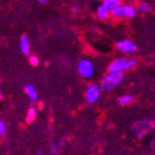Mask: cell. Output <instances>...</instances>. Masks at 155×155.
I'll list each match as a JSON object with an SVG mask.
<instances>
[{
  "mask_svg": "<svg viewBox=\"0 0 155 155\" xmlns=\"http://www.w3.org/2000/svg\"><path fill=\"white\" fill-rule=\"evenodd\" d=\"M124 79V74L123 72H109L105 77L101 80L100 83V89L104 92H110V91L114 90L117 85Z\"/></svg>",
  "mask_w": 155,
  "mask_h": 155,
  "instance_id": "obj_1",
  "label": "cell"
},
{
  "mask_svg": "<svg viewBox=\"0 0 155 155\" xmlns=\"http://www.w3.org/2000/svg\"><path fill=\"white\" fill-rule=\"evenodd\" d=\"M136 65V61L134 59L127 58H119L112 61L107 67L109 72H124Z\"/></svg>",
  "mask_w": 155,
  "mask_h": 155,
  "instance_id": "obj_2",
  "label": "cell"
},
{
  "mask_svg": "<svg viewBox=\"0 0 155 155\" xmlns=\"http://www.w3.org/2000/svg\"><path fill=\"white\" fill-rule=\"evenodd\" d=\"M135 8H133L132 6H121L116 7L114 9L111 10L110 15H112L113 18L115 19H120V18H133L135 16Z\"/></svg>",
  "mask_w": 155,
  "mask_h": 155,
  "instance_id": "obj_3",
  "label": "cell"
},
{
  "mask_svg": "<svg viewBox=\"0 0 155 155\" xmlns=\"http://www.w3.org/2000/svg\"><path fill=\"white\" fill-rule=\"evenodd\" d=\"M78 72L83 79H90L94 74V65L93 63L87 60L83 59L78 63Z\"/></svg>",
  "mask_w": 155,
  "mask_h": 155,
  "instance_id": "obj_4",
  "label": "cell"
},
{
  "mask_svg": "<svg viewBox=\"0 0 155 155\" xmlns=\"http://www.w3.org/2000/svg\"><path fill=\"white\" fill-rule=\"evenodd\" d=\"M100 93H101L100 87L95 83H92L87 87V91H85V99H87V101L89 103L93 104L99 100Z\"/></svg>",
  "mask_w": 155,
  "mask_h": 155,
  "instance_id": "obj_5",
  "label": "cell"
},
{
  "mask_svg": "<svg viewBox=\"0 0 155 155\" xmlns=\"http://www.w3.org/2000/svg\"><path fill=\"white\" fill-rule=\"evenodd\" d=\"M116 49L124 53H132L136 50V45L131 40H121L116 42Z\"/></svg>",
  "mask_w": 155,
  "mask_h": 155,
  "instance_id": "obj_6",
  "label": "cell"
},
{
  "mask_svg": "<svg viewBox=\"0 0 155 155\" xmlns=\"http://www.w3.org/2000/svg\"><path fill=\"white\" fill-rule=\"evenodd\" d=\"M110 12H111V10L109 9V7H107L105 3H102V5H100V6L97 7V15L99 19H101V20L107 19V17L110 16Z\"/></svg>",
  "mask_w": 155,
  "mask_h": 155,
  "instance_id": "obj_7",
  "label": "cell"
},
{
  "mask_svg": "<svg viewBox=\"0 0 155 155\" xmlns=\"http://www.w3.org/2000/svg\"><path fill=\"white\" fill-rule=\"evenodd\" d=\"M20 50L25 55H29L30 52V43H29V39L27 36H22L20 38Z\"/></svg>",
  "mask_w": 155,
  "mask_h": 155,
  "instance_id": "obj_8",
  "label": "cell"
},
{
  "mask_svg": "<svg viewBox=\"0 0 155 155\" xmlns=\"http://www.w3.org/2000/svg\"><path fill=\"white\" fill-rule=\"evenodd\" d=\"M25 92H26V94L28 95V97H29L31 101L38 100V93H37V90L35 89V87H33L32 84H28V85H26V87H25Z\"/></svg>",
  "mask_w": 155,
  "mask_h": 155,
  "instance_id": "obj_9",
  "label": "cell"
},
{
  "mask_svg": "<svg viewBox=\"0 0 155 155\" xmlns=\"http://www.w3.org/2000/svg\"><path fill=\"white\" fill-rule=\"evenodd\" d=\"M36 116H37V110L35 107H29V110L27 112V116H26V122L28 124L30 123H32L35 120H36Z\"/></svg>",
  "mask_w": 155,
  "mask_h": 155,
  "instance_id": "obj_10",
  "label": "cell"
},
{
  "mask_svg": "<svg viewBox=\"0 0 155 155\" xmlns=\"http://www.w3.org/2000/svg\"><path fill=\"white\" fill-rule=\"evenodd\" d=\"M133 102V97L131 94H126V95H122L119 99V103L121 105H127V104L132 103Z\"/></svg>",
  "mask_w": 155,
  "mask_h": 155,
  "instance_id": "obj_11",
  "label": "cell"
},
{
  "mask_svg": "<svg viewBox=\"0 0 155 155\" xmlns=\"http://www.w3.org/2000/svg\"><path fill=\"white\" fill-rule=\"evenodd\" d=\"M104 3L109 7V9L112 10V9H114V8H116V7H119L120 5H121V1H120V0H107V2H104Z\"/></svg>",
  "mask_w": 155,
  "mask_h": 155,
  "instance_id": "obj_12",
  "label": "cell"
},
{
  "mask_svg": "<svg viewBox=\"0 0 155 155\" xmlns=\"http://www.w3.org/2000/svg\"><path fill=\"white\" fill-rule=\"evenodd\" d=\"M137 9L141 12H149V11H151V7L147 3H140L137 6Z\"/></svg>",
  "mask_w": 155,
  "mask_h": 155,
  "instance_id": "obj_13",
  "label": "cell"
},
{
  "mask_svg": "<svg viewBox=\"0 0 155 155\" xmlns=\"http://www.w3.org/2000/svg\"><path fill=\"white\" fill-rule=\"evenodd\" d=\"M29 63L32 67H38L39 65V59L37 55H30L29 57Z\"/></svg>",
  "mask_w": 155,
  "mask_h": 155,
  "instance_id": "obj_14",
  "label": "cell"
},
{
  "mask_svg": "<svg viewBox=\"0 0 155 155\" xmlns=\"http://www.w3.org/2000/svg\"><path fill=\"white\" fill-rule=\"evenodd\" d=\"M6 125H5V123L2 122V121H0V136H3L5 134H6Z\"/></svg>",
  "mask_w": 155,
  "mask_h": 155,
  "instance_id": "obj_15",
  "label": "cell"
},
{
  "mask_svg": "<svg viewBox=\"0 0 155 155\" xmlns=\"http://www.w3.org/2000/svg\"><path fill=\"white\" fill-rule=\"evenodd\" d=\"M59 152V147L57 145H52L51 149H50V154L51 155H58Z\"/></svg>",
  "mask_w": 155,
  "mask_h": 155,
  "instance_id": "obj_16",
  "label": "cell"
},
{
  "mask_svg": "<svg viewBox=\"0 0 155 155\" xmlns=\"http://www.w3.org/2000/svg\"><path fill=\"white\" fill-rule=\"evenodd\" d=\"M71 11H72V12H77V11H78V8L75 6H73L71 8Z\"/></svg>",
  "mask_w": 155,
  "mask_h": 155,
  "instance_id": "obj_17",
  "label": "cell"
},
{
  "mask_svg": "<svg viewBox=\"0 0 155 155\" xmlns=\"http://www.w3.org/2000/svg\"><path fill=\"white\" fill-rule=\"evenodd\" d=\"M151 147H152V149H154V140H153L152 142H151Z\"/></svg>",
  "mask_w": 155,
  "mask_h": 155,
  "instance_id": "obj_18",
  "label": "cell"
},
{
  "mask_svg": "<svg viewBox=\"0 0 155 155\" xmlns=\"http://www.w3.org/2000/svg\"><path fill=\"white\" fill-rule=\"evenodd\" d=\"M38 1H40V2H42V3H45V0H38Z\"/></svg>",
  "mask_w": 155,
  "mask_h": 155,
  "instance_id": "obj_19",
  "label": "cell"
},
{
  "mask_svg": "<svg viewBox=\"0 0 155 155\" xmlns=\"http://www.w3.org/2000/svg\"><path fill=\"white\" fill-rule=\"evenodd\" d=\"M37 155H43V153H42V152H39V153H38V154H37Z\"/></svg>",
  "mask_w": 155,
  "mask_h": 155,
  "instance_id": "obj_20",
  "label": "cell"
},
{
  "mask_svg": "<svg viewBox=\"0 0 155 155\" xmlns=\"http://www.w3.org/2000/svg\"><path fill=\"white\" fill-rule=\"evenodd\" d=\"M103 1H104V2H107V0H103Z\"/></svg>",
  "mask_w": 155,
  "mask_h": 155,
  "instance_id": "obj_21",
  "label": "cell"
}]
</instances>
